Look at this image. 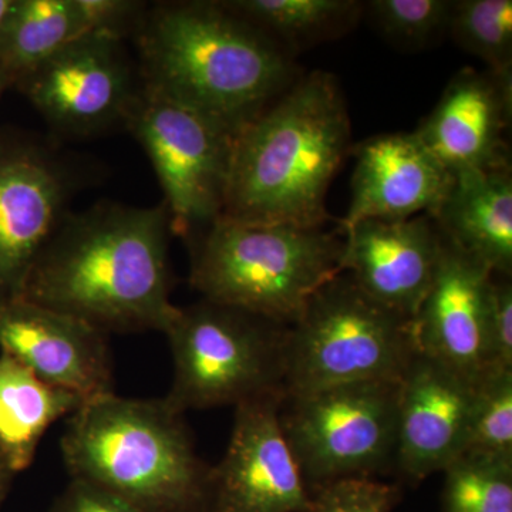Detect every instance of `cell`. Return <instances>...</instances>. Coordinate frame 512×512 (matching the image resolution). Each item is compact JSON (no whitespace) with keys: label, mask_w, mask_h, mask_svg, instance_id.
Instances as JSON below:
<instances>
[{"label":"cell","mask_w":512,"mask_h":512,"mask_svg":"<svg viewBox=\"0 0 512 512\" xmlns=\"http://www.w3.org/2000/svg\"><path fill=\"white\" fill-rule=\"evenodd\" d=\"M478 379L414 353L400 380L396 473L417 484L466 448Z\"/></svg>","instance_id":"obj_13"},{"label":"cell","mask_w":512,"mask_h":512,"mask_svg":"<svg viewBox=\"0 0 512 512\" xmlns=\"http://www.w3.org/2000/svg\"><path fill=\"white\" fill-rule=\"evenodd\" d=\"M284 394L235 407L225 456L211 467L210 512H306L311 493L279 421Z\"/></svg>","instance_id":"obj_11"},{"label":"cell","mask_w":512,"mask_h":512,"mask_svg":"<svg viewBox=\"0 0 512 512\" xmlns=\"http://www.w3.org/2000/svg\"><path fill=\"white\" fill-rule=\"evenodd\" d=\"M13 473L12 470L8 466H6L5 461L0 458V505L5 501L6 495L9 493L10 484H12Z\"/></svg>","instance_id":"obj_31"},{"label":"cell","mask_w":512,"mask_h":512,"mask_svg":"<svg viewBox=\"0 0 512 512\" xmlns=\"http://www.w3.org/2000/svg\"><path fill=\"white\" fill-rule=\"evenodd\" d=\"M69 417L60 447L72 478L140 512H210L211 466L198 456L184 414L167 400L110 393Z\"/></svg>","instance_id":"obj_4"},{"label":"cell","mask_w":512,"mask_h":512,"mask_svg":"<svg viewBox=\"0 0 512 512\" xmlns=\"http://www.w3.org/2000/svg\"><path fill=\"white\" fill-rule=\"evenodd\" d=\"M9 80L8 77L5 76V73L0 70V93H2V90L5 89V86H8Z\"/></svg>","instance_id":"obj_33"},{"label":"cell","mask_w":512,"mask_h":512,"mask_svg":"<svg viewBox=\"0 0 512 512\" xmlns=\"http://www.w3.org/2000/svg\"><path fill=\"white\" fill-rule=\"evenodd\" d=\"M229 10L288 45L303 46L336 36L355 22L363 9L353 0H235Z\"/></svg>","instance_id":"obj_22"},{"label":"cell","mask_w":512,"mask_h":512,"mask_svg":"<svg viewBox=\"0 0 512 512\" xmlns=\"http://www.w3.org/2000/svg\"><path fill=\"white\" fill-rule=\"evenodd\" d=\"M10 3H12V0H0V26H2L3 19H5Z\"/></svg>","instance_id":"obj_32"},{"label":"cell","mask_w":512,"mask_h":512,"mask_svg":"<svg viewBox=\"0 0 512 512\" xmlns=\"http://www.w3.org/2000/svg\"><path fill=\"white\" fill-rule=\"evenodd\" d=\"M119 37L86 33L19 84L52 126L86 136L126 121L138 90Z\"/></svg>","instance_id":"obj_10"},{"label":"cell","mask_w":512,"mask_h":512,"mask_svg":"<svg viewBox=\"0 0 512 512\" xmlns=\"http://www.w3.org/2000/svg\"><path fill=\"white\" fill-rule=\"evenodd\" d=\"M138 45L144 84L234 136L299 77L289 53L222 2L160 6Z\"/></svg>","instance_id":"obj_3"},{"label":"cell","mask_w":512,"mask_h":512,"mask_svg":"<svg viewBox=\"0 0 512 512\" xmlns=\"http://www.w3.org/2000/svg\"><path fill=\"white\" fill-rule=\"evenodd\" d=\"M170 214L101 202L66 214L36 259L20 298L110 332H165L170 299Z\"/></svg>","instance_id":"obj_1"},{"label":"cell","mask_w":512,"mask_h":512,"mask_svg":"<svg viewBox=\"0 0 512 512\" xmlns=\"http://www.w3.org/2000/svg\"><path fill=\"white\" fill-rule=\"evenodd\" d=\"M288 328L205 299L178 309L164 332L174 363L164 399L185 414L284 394Z\"/></svg>","instance_id":"obj_7"},{"label":"cell","mask_w":512,"mask_h":512,"mask_svg":"<svg viewBox=\"0 0 512 512\" xmlns=\"http://www.w3.org/2000/svg\"><path fill=\"white\" fill-rule=\"evenodd\" d=\"M431 215L453 247L487 266L494 275L512 272L511 167L466 170Z\"/></svg>","instance_id":"obj_19"},{"label":"cell","mask_w":512,"mask_h":512,"mask_svg":"<svg viewBox=\"0 0 512 512\" xmlns=\"http://www.w3.org/2000/svg\"><path fill=\"white\" fill-rule=\"evenodd\" d=\"M447 33L490 72L512 74L511 0H456Z\"/></svg>","instance_id":"obj_24"},{"label":"cell","mask_w":512,"mask_h":512,"mask_svg":"<svg viewBox=\"0 0 512 512\" xmlns=\"http://www.w3.org/2000/svg\"><path fill=\"white\" fill-rule=\"evenodd\" d=\"M84 403L0 352V458L15 474L26 470L47 429Z\"/></svg>","instance_id":"obj_20"},{"label":"cell","mask_w":512,"mask_h":512,"mask_svg":"<svg viewBox=\"0 0 512 512\" xmlns=\"http://www.w3.org/2000/svg\"><path fill=\"white\" fill-rule=\"evenodd\" d=\"M352 202L343 229L365 220L404 221L433 215L454 175L413 133L380 134L352 147Z\"/></svg>","instance_id":"obj_18"},{"label":"cell","mask_w":512,"mask_h":512,"mask_svg":"<svg viewBox=\"0 0 512 512\" xmlns=\"http://www.w3.org/2000/svg\"><path fill=\"white\" fill-rule=\"evenodd\" d=\"M84 33H104L123 39L138 18L141 3L127 0H76Z\"/></svg>","instance_id":"obj_29"},{"label":"cell","mask_w":512,"mask_h":512,"mask_svg":"<svg viewBox=\"0 0 512 512\" xmlns=\"http://www.w3.org/2000/svg\"><path fill=\"white\" fill-rule=\"evenodd\" d=\"M494 276L443 237L433 284L412 319L417 352L471 379L494 367L488 336Z\"/></svg>","instance_id":"obj_15"},{"label":"cell","mask_w":512,"mask_h":512,"mask_svg":"<svg viewBox=\"0 0 512 512\" xmlns=\"http://www.w3.org/2000/svg\"><path fill=\"white\" fill-rule=\"evenodd\" d=\"M343 232L342 272L373 301L413 319L433 284L443 247L431 215L365 220Z\"/></svg>","instance_id":"obj_16"},{"label":"cell","mask_w":512,"mask_h":512,"mask_svg":"<svg viewBox=\"0 0 512 512\" xmlns=\"http://www.w3.org/2000/svg\"><path fill=\"white\" fill-rule=\"evenodd\" d=\"M343 237L325 228L247 225L217 218L192 254L205 301L291 326L320 286L342 272Z\"/></svg>","instance_id":"obj_5"},{"label":"cell","mask_w":512,"mask_h":512,"mask_svg":"<svg viewBox=\"0 0 512 512\" xmlns=\"http://www.w3.org/2000/svg\"><path fill=\"white\" fill-rule=\"evenodd\" d=\"M69 175L40 147H0V302L22 296L30 271L66 215Z\"/></svg>","instance_id":"obj_12"},{"label":"cell","mask_w":512,"mask_h":512,"mask_svg":"<svg viewBox=\"0 0 512 512\" xmlns=\"http://www.w3.org/2000/svg\"><path fill=\"white\" fill-rule=\"evenodd\" d=\"M491 360L494 367L512 369V284L510 276H494L488 315Z\"/></svg>","instance_id":"obj_28"},{"label":"cell","mask_w":512,"mask_h":512,"mask_svg":"<svg viewBox=\"0 0 512 512\" xmlns=\"http://www.w3.org/2000/svg\"><path fill=\"white\" fill-rule=\"evenodd\" d=\"M454 0H372L366 9L392 45L426 49L447 33Z\"/></svg>","instance_id":"obj_26"},{"label":"cell","mask_w":512,"mask_h":512,"mask_svg":"<svg viewBox=\"0 0 512 512\" xmlns=\"http://www.w3.org/2000/svg\"><path fill=\"white\" fill-rule=\"evenodd\" d=\"M350 143L338 79L322 70L299 76L235 136L221 217L325 228L326 195Z\"/></svg>","instance_id":"obj_2"},{"label":"cell","mask_w":512,"mask_h":512,"mask_svg":"<svg viewBox=\"0 0 512 512\" xmlns=\"http://www.w3.org/2000/svg\"><path fill=\"white\" fill-rule=\"evenodd\" d=\"M443 473L441 512H512V458L463 453Z\"/></svg>","instance_id":"obj_23"},{"label":"cell","mask_w":512,"mask_h":512,"mask_svg":"<svg viewBox=\"0 0 512 512\" xmlns=\"http://www.w3.org/2000/svg\"><path fill=\"white\" fill-rule=\"evenodd\" d=\"M0 349L84 402L114 393L107 333L82 319L22 298L0 302Z\"/></svg>","instance_id":"obj_14"},{"label":"cell","mask_w":512,"mask_h":512,"mask_svg":"<svg viewBox=\"0 0 512 512\" xmlns=\"http://www.w3.org/2000/svg\"><path fill=\"white\" fill-rule=\"evenodd\" d=\"M400 380H367L282 397L279 421L309 493L396 473Z\"/></svg>","instance_id":"obj_8"},{"label":"cell","mask_w":512,"mask_h":512,"mask_svg":"<svg viewBox=\"0 0 512 512\" xmlns=\"http://www.w3.org/2000/svg\"><path fill=\"white\" fill-rule=\"evenodd\" d=\"M512 74L460 70L417 136L451 174L511 167L504 133L511 123Z\"/></svg>","instance_id":"obj_17"},{"label":"cell","mask_w":512,"mask_h":512,"mask_svg":"<svg viewBox=\"0 0 512 512\" xmlns=\"http://www.w3.org/2000/svg\"><path fill=\"white\" fill-rule=\"evenodd\" d=\"M402 487L382 480L338 481L313 491L306 512H393Z\"/></svg>","instance_id":"obj_27"},{"label":"cell","mask_w":512,"mask_h":512,"mask_svg":"<svg viewBox=\"0 0 512 512\" xmlns=\"http://www.w3.org/2000/svg\"><path fill=\"white\" fill-rule=\"evenodd\" d=\"M416 353L412 319L380 305L340 272L288 328L284 396L367 380H402Z\"/></svg>","instance_id":"obj_6"},{"label":"cell","mask_w":512,"mask_h":512,"mask_svg":"<svg viewBox=\"0 0 512 512\" xmlns=\"http://www.w3.org/2000/svg\"><path fill=\"white\" fill-rule=\"evenodd\" d=\"M50 512H140L104 488L72 478Z\"/></svg>","instance_id":"obj_30"},{"label":"cell","mask_w":512,"mask_h":512,"mask_svg":"<svg viewBox=\"0 0 512 512\" xmlns=\"http://www.w3.org/2000/svg\"><path fill=\"white\" fill-rule=\"evenodd\" d=\"M126 123L156 170L171 232L210 227L224 208L234 134L147 84Z\"/></svg>","instance_id":"obj_9"},{"label":"cell","mask_w":512,"mask_h":512,"mask_svg":"<svg viewBox=\"0 0 512 512\" xmlns=\"http://www.w3.org/2000/svg\"><path fill=\"white\" fill-rule=\"evenodd\" d=\"M83 35L76 0H12L0 26V70L19 83Z\"/></svg>","instance_id":"obj_21"},{"label":"cell","mask_w":512,"mask_h":512,"mask_svg":"<svg viewBox=\"0 0 512 512\" xmlns=\"http://www.w3.org/2000/svg\"><path fill=\"white\" fill-rule=\"evenodd\" d=\"M463 453L512 458V369L491 367L477 380Z\"/></svg>","instance_id":"obj_25"}]
</instances>
